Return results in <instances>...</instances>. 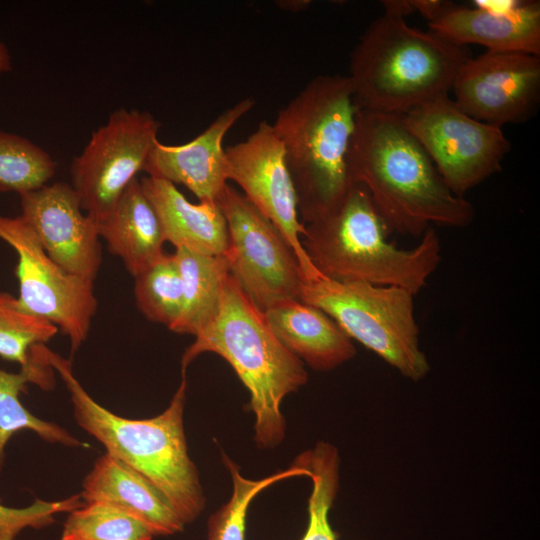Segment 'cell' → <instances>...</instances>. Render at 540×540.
<instances>
[{"label":"cell","mask_w":540,"mask_h":540,"mask_svg":"<svg viewBox=\"0 0 540 540\" xmlns=\"http://www.w3.org/2000/svg\"><path fill=\"white\" fill-rule=\"evenodd\" d=\"M347 161L352 183L390 231L419 237L432 224L463 228L474 220L473 204L449 189L401 115L358 110Z\"/></svg>","instance_id":"6da1fadb"},{"label":"cell","mask_w":540,"mask_h":540,"mask_svg":"<svg viewBox=\"0 0 540 540\" xmlns=\"http://www.w3.org/2000/svg\"><path fill=\"white\" fill-rule=\"evenodd\" d=\"M43 351L70 393L77 424L97 439L107 453L150 481L185 525L195 521L204 510L206 499L198 470L188 454L184 432L185 372L162 413L147 419H128L98 404L74 377L69 360L46 346Z\"/></svg>","instance_id":"7a4b0ae2"},{"label":"cell","mask_w":540,"mask_h":540,"mask_svg":"<svg viewBox=\"0 0 540 540\" xmlns=\"http://www.w3.org/2000/svg\"><path fill=\"white\" fill-rule=\"evenodd\" d=\"M357 112L347 75H318L279 110L272 124L303 224L336 209L353 184L347 157Z\"/></svg>","instance_id":"3957f363"},{"label":"cell","mask_w":540,"mask_h":540,"mask_svg":"<svg viewBox=\"0 0 540 540\" xmlns=\"http://www.w3.org/2000/svg\"><path fill=\"white\" fill-rule=\"evenodd\" d=\"M225 359L250 393L249 409L255 416L254 439L261 448L279 445L286 431L281 403L305 385L303 362L275 336L264 313L247 297L229 274L213 318L185 350L181 371L200 354Z\"/></svg>","instance_id":"277c9868"},{"label":"cell","mask_w":540,"mask_h":540,"mask_svg":"<svg viewBox=\"0 0 540 540\" xmlns=\"http://www.w3.org/2000/svg\"><path fill=\"white\" fill-rule=\"evenodd\" d=\"M470 57L467 46L384 12L355 46L347 77L358 110L403 115L448 95L459 68Z\"/></svg>","instance_id":"5b68a950"},{"label":"cell","mask_w":540,"mask_h":540,"mask_svg":"<svg viewBox=\"0 0 540 540\" xmlns=\"http://www.w3.org/2000/svg\"><path fill=\"white\" fill-rule=\"evenodd\" d=\"M304 226L306 255L328 279L400 287L416 295L441 262L440 239L432 228L413 248L391 243L389 227L358 184L336 209Z\"/></svg>","instance_id":"8992f818"},{"label":"cell","mask_w":540,"mask_h":540,"mask_svg":"<svg viewBox=\"0 0 540 540\" xmlns=\"http://www.w3.org/2000/svg\"><path fill=\"white\" fill-rule=\"evenodd\" d=\"M414 296L400 287L320 275L303 282L300 300L325 312L351 340L373 351L402 376L419 381L430 365L420 347Z\"/></svg>","instance_id":"52a82bcc"},{"label":"cell","mask_w":540,"mask_h":540,"mask_svg":"<svg viewBox=\"0 0 540 540\" xmlns=\"http://www.w3.org/2000/svg\"><path fill=\"white\" fill-rule=\"evenodd\" d=\"M217 203L227 223L229 273L247 297L262 312L300 300L304 277L280 230L228 183Z\"/></svg>","instance_id":"ba28073f"},{"label":"cell","mask_w":540,"mask_h":540,"mask_svg":"<svg viewBox=\"0 0 540 540\" xmlns=\"http://www.w3.org/2000/svg\"><path fill=\"white\" fill-rule=\"evenodd\" d=\"M426 150L446 185L464 195L501 170L511 144L501 127L464 113L448 95L401 115Z\"/></svg>","instance_id":"9c48e42d"},{"label":"cell","mask_w":540,"mask_h":540,"mask_svg":"<svg viewBox=\"0 0 540 540\" xmlns=\"http://www.w3.org/2000/svg\"><path fill=\"white\" fill-rule=\"evenodd\" d=\"M161 123L149 112L120 108L96 129L71 163L72 188L96 223L143 171Z\"/></svg>","instance_id":"30bf717a"},{"label":"cell","mask_w":540,"mask_h":540,"mask_svg":"<svg viewBox=\"0 0 540 540\" xmlns=\"http://www.w3.org/2000/svg\"><path fill=\"white\" fill-rule=\"evenodd\" d=\"M0 239L18 256L17 298L21 306L57 326L69 338L72 352L77 351L87 339L97 311L93 282L71 275L57 265L21 215H0Z\"/></svg>","instance_id":"8fae6325"},{"label":"cell","mask_w":540,"mask_h":540,"mask_svg":"<svg viewBox=\"0 0 540 540\" xmlns=\"http://www.w3.org/2000/svg\"><path fill=\"white\" fill-rule=\"evenodd\" d=\"M227 179L283 234L300 265L304 281L321 274L302 246L305 226L282 144L272 124L262 120L243 141L225 148Z\"/></svg>","instance_id":"7c38bea8"},{"label":"cell","mask_w":540,"mask_h":540,"mask_svg":"<svg viewBox=\"0 0 540 540\" xmlns=\"http://www.w3.org/2000/svg\"><path fill=\"white\" fill-rule=\"evenodd\" d=\"M451 90L470 117L494 126L519 124L532 117L540 99V56L486 51L466 60Z\"/></svg>","instance_id":"4fadbf2b"},{"label":"cell","mask_w":540,"mask_h":540,"mask_svg":"<svg viewBox=\"0 0 540 540\" xmlns=\"http://www.w3.org/2000/svg\"><path fill=\"white\" fill-rule=\"evenodd\" d=\"M20 202L21 216L47 255L67 273L93 282L102 263L100 236L72 186L46 184L20 194Z\"/></svg>","instance_id":"5bb4252c"},{"label":"cell","mask_w":540,"mask_h":540,"mask_svg":"<svg viewBox=\"0 0 540 540\" xmlns=\"http://www.w3.org/2000/svg\"><path fill=\"white\" fill-rule=\"evenodd\" d=\"M254 105L255 101L249 97L236 102L185 144L166 145L157 141L143 171L174 185H184L200 202L217 203L228 181L224 137Z\"/></svg>","instance_id":"9a60e30c"},{"label":"cell","mask_w":540,"mask_h":540,"mask_svg":"<svg viewBox=\"0 0 540 540\" xmlns=\"http://www.w3.org/2000/svg\"><path fill=\"white\" fill-rule=\"evenodd\" d=\"M474 7L451 3L430 31L463 46L487 51L524 52L540 56V4L536 1H480Z\"/></svg>","instance_id":"2e32d148"},{"label":"cell","mask_w":540,"mask_h":540,"mask_svg":"<svg viewBox=\"0 0 540 540\" xmlns=\"http://www.w3.org/2000/svg\"><path fill=\"white\" fill-rule=\"evenodd\" d=\"M84 503H103L143 522L155 536H171L184 530L165 496L143 475L105 453L98 457L83 480Z\"/></svg>","instance_id":"e0dca14e"},{"label":"cell","mask_w":540,"mask_h":540,"mask_svg":"<svg viewBox=\"0 0 540 540\" xmlns=\"http://www.w3.org/2000/svg\"><path fill=\"white\" fill-rule=\"evenodd\" d=\"M263 313L279 341L314 370L335 369L356 354L352 340L315 306L301 300H288Z\"/></svg>","instance_id":"ac0fdd59"},{"label":"cell","mask_w":540,"mask_h":540,"mask_svg":"<svg viewBox=\"0 0 540 540\" xmlns=\"http://www.w3.org/2000/svg\"><path fill=\"white\" fill-rule=\"evenodd\" d=\"M140 182L166 241L198 254H226L228 229L218 203L193 204L174 184L163 179L146 176Z\"/></svg>","instance_id":"d6986e66"},{"label":"cell","mask_w":540,"mask_h":540,"mask_svg":"<svg viewBox=\"0 0 540 540\" xmlns=\"http://www.w3.org/2000/svg\"><path fill=\"white\" fill-rule=\"evenodd\" d=\"M99 236L135 277L161 259L166 242L159 218L135 178L111 211L97 222Z\"/></svg>","instance_id":"ffe728a7"},{"label":"cell","mask_w":540,"mask_h":540,"mask_svg":"<svg viewBox=\"0 0 540 540\" xmlns=\"http://www.w3.org/2000/svg\"><path fill=\"white\" fill-rule=\"evenodd\" d=\"M43 347L44 344H37L31 348L28 362L18 373L0 369V473L8 441L22 430H30L49 443L85 446L61 426L33 415L21 403L20 394L28 383L37 384L42 389H51L54 384L53 369L45 358Z\"/></svg>","instance_id":"44dd1931"},{"label":"cell","mask_w":540,"mask_h":540,"mask_svg":"<svg viewBox=\"0 0 540 540\" xmlns=\"http://www.w3.org/2000/svg\"><path fill=\"white\" fill-rule=\"evenodd\" d=\"M183 281V309L171 331L195 336L218 310L229 276L226 255L209 256L185 248L173 254Z\"/></svg>","instance_id":"7402d4cb"},{"label":"cell","mask_w":540,"mask_h":540,"mask_svg":"<svg viewBox=\"0 0 540 540\" xmlns=\"http://www.w3.org/2000/svg\"><path fill=\"white\" fill-rule=\"evenodd\" d=\"M232 482L230 499L208 519L207 540H246V518L252 500L272 484L295 476H308V469L297 456L286 470L278 471L259 480L245 478L239 466L223 454Z\"/></svg>","instance_id":"603a6c76"},{"label":"cell","mask_w":540,"mask_h":540,"mask_svg":"<svg viewBox=\"0 0 540 540\" xmlns=\"http://www.w3.org/2000/svg\"><path fill=\"white\" fill-rule=\"evenodd\" d=\"M300 456L312 482L308 499V524L300 540H336L328 516L339 489L338 450L332 444L320 441Z\"/></svg>","instance_id":"cb8c5ba5"},{"label":"cell","mask_w":540,"mask_h":540,"mask_svg":"<svg viewBox=\"0 0 540 540\" xmlns=\"http://www.w3.org/2000/svg\"><path fill=\"white\" fill-rule=\"evenodd\" d=\"M135 278L139 311L150 321L171 329L183 309V281L173 254H165Z\"/></svg>","instance_id":"d4e9b609"},{"label":"cell","mask_w":540,"mask_h":540,"mask_svg":"<svg viewBox=\"0 0 540 540\" xmlns=\"http://www.w3.org/2000/svg\"><path fill=\"white\" fill-rule=\"evenodd\" d=\"M51 155L31 140L0 131V190L19 195L46 185L54 176Z\"/></svg>","instance_id":"484cf974"},{"label":"cell","mask_w":540,"mask_h":540,"mask_svg":"<svg viewBox=\"0 0 540 540\" xmlns=\"http://www.w3.org/2000/svg\"><path fill=\"white\" fill-rule=\"evenodd\" d=\"M143 522L107 504L83 503L63 524L61 540H152Z\"/></svg>","instance_id":"4316f807"},{"label":"cell","mask_w":540,"mask_h":540,"mask_svg":"<svg viewBox=\"0 0 540 540\" xmlns=\"http://www.w3.org/2000/svg\"><path fill=\"white\" fill-rule=\"evenodd\" d=\"M58 332L49 320L25 310L17 297L0 292V357L24 366L31 348Z\"/></svg>","instance_id":"83f0119b"},{"label":"cell","mask_w":540,"mask_h":540,"mask_svg":"<svg viewBox=\"0 0 540 540\" xmlns=\"http://www.w3.org/2000/svg\"><path fill=\"white\" fill-rule=\"evenodd\" d=\"M81 494L59 501L36 499L23 508L8 507L0 502V540H16L27 529H43L55 522V516L83 505Z\"/></svg>","instance_id":"f1b7e54d"},{"label":"cell","mask_w":540,"mask_h":540,"mask_svg":"<svg viewBox=\"0 0 540 540\" xmlns=\"http://www.w3.org/2000/svg\"><path fill=\"white\" fill-rule=\"evenodd\" d=\"M414 12L420 13L428 23L440 16L452 3L439 0H409Z\"/></svg>","instance_id":"f546056e"},{"label":"cell","mask_w":540,"mask_h":540,"mask_svg":"<svg viewBox=\"0 0 540 540\" xmlns=\"http://www.w3.org/2000/svg\"><path fill=\"white\" fill-rule=\"evenodd\" d=\"M384 12L401 15L406 17L408 14L414 12L411 4L407 0H390L383 1Z\"/></svg>","instance_id":"4dcf8cb0"},{"label":"cell","mask_w":540,"mask_h":540,"mask_svg":"<svg viewBox=\"0 0 540 540\" xmlns=\"http://www.w3.org/2000/svg\"><path fill=\"white\" fill-rule=\"evenodd\" d=\"M308 0H287V1H278L277 6L283 10L298 12L303 11L310 5Z\"/></svg>","instance_id":"1f68e13d"},{"label":"cell","mask_w":540,"mask_h":540,"mask_svg":"<svg viewBox=\"0 0 540 540\" xmlns=\"http://www.w3.org/2000/svg\"><path fill=\"white\" fill-rule=\"evenodd\" d=\"M12 69V60L8 48L0 42V74L9 72Z\"/></svg>","instance_id":"d6a6232c"}]
</instances>
